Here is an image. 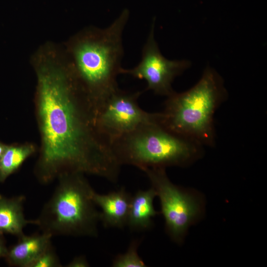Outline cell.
<instances>
[{
  "instance_id": "obj_1",
  "label": "cell",
  "mask_w": 267,
  "mask_h": 267,
  "mask_svg": "<svg viewBox=\"0 0 267 267\" xmlns=\"http://www.w3.org/2000/svg\"><path fill=\"white\" fill-rule=\"evenodd\" d=\"M35 57L43 148L37 175L43 183L71 172L112 182L120 165L99 131L95 112L66 56L46 47Z\"/></svg>"
},
{
  "instance_id": "obj_2",
  "label": "cell",
  "mask_w": 267,
  "mask_h": 267,
  "mask_svg": "<svg viewBox=\"0 0 267 267\" xmlns=\"http://www.w3.org/2000/svg\"><path fill=\"white\" fill-rule=\"evenodd\" d=\"M129 17L125 10L108 27L86 28L68 43L66 54L95 113L119 89L122 35Z\"/></svg>"
},
{
  "instance_id": "obj_3",
  "label": "cell",
  "mask_w": 267,
  "mask_h": 267,
  "mask_svg": "<svg viewBox=\"0 0 267 267\" xmlns=\"http://www.w3.org/2000/svg\"><path fill=\"white\" fill-rule=\"evenodd\" d=\"M227 95L222 77L207 67L192 88L180 93L174 91L167 96L164 110L160 112V124L202 146H213L214 114Z\"/></svg>"
},
{
  "instance_id": "obj_4",
  "label": "cell",
  "mask_w": 267,
  "mask_h": 267,
  "mask_svg": "<svg viewBox=\"0 0 267 267\" xmlns=\"http://www.w3.org/2000/svg\"><path fill=\"white\" fill-rule=\"evenodd\" d=\"M83 173L63 174L36 220L42 232L53 236L96 237L100 212L92 198L94 191Z\"/></svg>"
},
{
  "instance_id": "obj_5",
  "label": "cell",
  "mask_w": 267,
  "mask_h": 267,
  "mask_svg": "<svg viewBox=\"0 0 267 267\" xmlns=\"http://www.w3.org/2000/svg\"><path fill=\"white\" fill-rule=\"evenodd\" d=\"M202 145L159 123L142 126L113 140V152L121 166L147 168L183 166L199 157Z\"/></svg>"
},
{
  "instance_id": "obj_6",
  "label": "cell",
  "mask_w": 267,
  "mask_h": 267,
  "mask_svg": "<svg viewBox=\"0 0 267 267\" xmlns=\"http://www.w3.org/2000/svg\"><path fill=\"white\" fill-rule=\"evenodd\" d=\"M142 171L160 199L166 232L174 241L180 243L201 213L200 202L193 194L171 182L165 168H147Z\"/></svg>"
},
{
  "instance_id": "obj_7",
  "label": "cell",
  "mask_w": 267,
  "mask_h": 267,
  "mask_svg": "<svg viewBox=\"0 0 267 267\" xmlns=\"http://www.w3.org/2000/svg\"><path fill=\"white\" fill-rule=\"evenodd\" d=\"M141 93L118 89L97 111V127L111 144L115 139L142 126L160 124V113L147 112L138 105V99Z\"/></svg>"
},
{
  "instance_id": "obj_8",
  "label": "cell",
  "mask_w": 267,
  "mask_h": 267,
  "mask_svg": "<svg viewBox=\"0 0 267 267\" xmlns=\"http://www.w3.org/2000/svg\"><path fill=\"white\" fill-rule=\"evenodd\" d=\"M155 22H152L142 49L140 62L132 69L122 67L120 74L144 80L147 82V89L168 96L174 91L172 88L174 79L190 67V62L187 60H169L162 55L154 38Z\"/></svg>"
},
{
  "instance_id": "obj_9",
  "label": "cell",
  "mask_w": 267,
  "mask_h": 267,
  "mask_svg": "<svg viewBox=\"0 0 267 267\" xmlns=\"http://www.w3.org/2000/svg\"><path fill=\"white\" fill-rule=\"evenodd\" d=\"M92 198L101 209L100 221L105 227L122 228L127 225L132 195L125 188L106 194L94 191Z\"/></svg>"
},
{
  "instance_id": "obj_10",
  "label": "cell",
  "mask_w": 267,
  "mask_h": 267,
  "mask_svg": "<svg viewBox=\"0 0 267 267\" xmlns=\"http://www.w3.org/2000/svg\"><path fill=\"white\" fill-rule=\"evenodd\" d=\"M52 235L42 232L41 234L18 237V241L8 249L5 260L11 266L29 267L30 265L49 246Z\"/></svg>"
},
{
  "instance_id": "obj_11",
  "label": "cell",
  "mask_w": 267,
  "mask_h": 267,
  "mask_svg": "<svg viewBox=\"0 0 267 267\" xmlns=\"http://www.w3.org/2000/svg\"><path fill=\"white\" fill-rule=\"evenodd\" d=\"M25 197L19 195L7 198L0 195V233L18 237L24 234V228L29 224H36V220H27L24 214Z\"/></svg>"
},
{
  "instance_id": "obj_12",
  "label": "cell",
  "mask_w": 267,
  "mask_h": 267,
  "mask_svg": "<svg viewBox=\"0 0 267 267\" xmlns=\"http://www.w3.org/2000/svg\"><path fill=\"white\" fill-rule=\"evenodd\" d=\"M155 190H139L132 196L127 225L133 231H145L153 225L152 219L159 213L154 209Z\"/></svg>"
},
{
  "instance_id": "obj_13",
  "label": "cell",
  "mask_w": 267,
  "mask_h": 267,
  "mask_svg": "<svg viewBox=\"0 0 267 267\" xmlns=\"http://www.w3.org/2000/svg\"><path fill=\"white\" fill-rule=\"evenodd\" d=\"M32 145L7 146L0 161V182H3L22 165L34 151Z\"/></svg>"
},
{
  "instance_id": "obj_14",
  "label": "cell",
  "mask_w": 267,
  "mask_h": 267,
  "mask_svg": "<svg viewBox=\"0 0 267 267\" xmlns=\"http://www.w3.org/2000/svg\"><path fill=\"white\" fill-rule=\"evenodd\" d=\"M140 240H132L127 251L124 254L117 255L112 263L113 267H145L146 265L138 254V248Z\"/></svg>"
},
{
  "instance_id": "obj_15",
  "label": "cell",
  "mask_w": 267,
  "mask_h": 267,
  "mask_svg": "<svg viewBox=\"0 0 267 267\" xmlns=\"http://www.w3.org/2000/svg\"><path fill=\"white\" fill-rule=\"evenodd\" d=\"M62 264L53 249L49 246L29 266V267H61Z\"/></svg>"
},
{
  "instance_id": "obj_16",
  "label": "cell",
  "mask_w": 267,
  "mask_h": 267,
  "mask_svg": "<svg viewBox=\"0 0 267 267\" xmlns=\"http://www.w3.org/2000/svg\"><path fill=\"white\" fill-rule=\"evenodd\" d=\"M89 265L86 257L80 256L74 258L66 266V267H88Z\"/></svg>"
},
{
  "instance_id": "obj_17",
  "label": "cell",
  "mask_w": 267,
  "mask_h": 267,
  "mask_svg": "<svg viewBox=\"0 0 267 267\" xmlns=\"http://www.w3.org/2000/svg\"><path fill=\"white\" fill-rule=\"evenodd\" d=\"M2 233H0V258H5L8 252Z\"/></svg>"
},
{
  "instance_id": "obj_18",
  "label": "cell",
  "mask_w": 267,
  "mask_h": 267,
  "mask_svg": "<svg viewBox=\"0 0 267 267\" xmlns=\"http://www.w3.org/2000/svg\"><path fill=\"white\" fill-rule=\"evenodd\" d=\"M7 146H6L0 142V161L6 149Z\"/></svg>"
}]
</instances>
